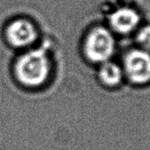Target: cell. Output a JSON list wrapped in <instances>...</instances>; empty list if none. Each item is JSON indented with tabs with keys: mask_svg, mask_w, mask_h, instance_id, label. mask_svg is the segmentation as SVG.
Listing matches in <instances>:
<instances>
[{
	"mask_svg": "<svg viewBox=\"0 0 150 150\" xmlns=\"http://www.w3.org/2000/svg\"><path fill=\"white\" fill-rule=\"evenodd\" d=\"M12 74L23 89H44L53 74V63L47 48L42 45L17 56L12 63Z\"/></svg>",
	"mask_w": 150,
	"mask_h": 150,
	"instance_id": "obj_1",
	"label": "cell"
},
{
	"mask_svg": "<svg viewBox=\"0 0 150 150\" xmlns=\"http://www.w3.org/2000/svg\"><path fill=\"white\" fill-rule=\"evenodd\" d=\"M117 47V36L111 29L106 25H96L85 34L82 43V53L89 63L98 66L115 57Z\"/></svg>",
	"mask_w": 150,
	"mask_h": 150,
	"instance_id": "obj_2",
	"label": "cell"
},
{
	"mask_svg": "<svg viewBox=\"0 0 150 150\" xmlns=\"http://www.w3.org/2000/svg\"><path fill=\"white\" fill-rule=\"evenodd\" d=\"M122 66L125 80L134 86L150 83V52L134 47L126 51L119 61Z\"/></svg>",
	"mask_w": 150,
	"mask_h": 150,
	"instance_id": "obj_3",
	"label": "cell"
},
{
	"mask_svg": "<svg viewBox=\"0 0 150 150\" xmlns=\"http://www.w3.org/2000/svg\"><path fill=\"white\" fill-rule=\"evenodd\" d=\"M5 43L12 49L31 47L40 39V32L33 21L25 17H16L5 25L3 32Z\"/></svg>",
	"mask_w": 150,
	"mask_h": 150,
	"instance_id": "obj_4",
	"label": "cell"
},
{
	"mask_svg": "<svg viewBox=\"0 0 150 150\" xmlns=\"http://www.w3.org/2000/svg\"><path fill=\"white\" fill-rule=\"evenodd\" d=\"M142 24L139 11L130 5H121L112 11L107 18V26L117 38L131 37Z\"/></svg>",
	"mask_w": 150,
	"mask_h": 150,
	"instance_id": "obj_5",
	"label": "cell"
},
{
	"mask_svg": "<svg viewBox=\"0 0 150 150\" xmlns=\"http://www.w3.org/2000/svg\"><path fill=\"white\" fill-rule=\"evenodd\" d=\"M97 76L99 83L109 89L120 87L126 81L120 62L113 59L97 66Z\"/></svg>",
	"mask_w": 150,
	"mask_h": 150,
	"instance_id": "obj_6",
	"label": "cell"
},
{
	"mask_svg": "<svg viewBox=\"0 0 150 150\" xmlns=\"http://www.w3.org/2000/svg\"><path fill=\"white\" fill-rule=\"evenodd\" d=\"M132 39L135 47L150 52V24H142Z\"/></svg>",
	"mask_w": 150,
	"mask_h": 150,
	"instance_id": "obj_7",
	"label": "cell"
}]
</instances>
